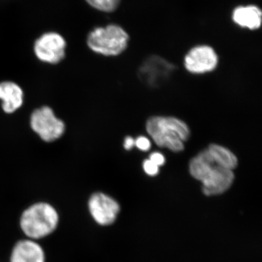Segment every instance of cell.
<instances>
[{"mask_svg":"<svg viewBox=\"0 0 262 262\" xmlns=\"http://www.w3.org/2000/svg\"><path fill=\"white\" fill-rule=\"evenodd\" d=\"M190 175L202 183L203 194L220 195L232 187L234 180L233 170L219 165L208 149L200 151L189 164Z\"/></svg>","mask_w":262,"mask_h":262,"instance_id":"1","label":"cell"},{"mask_svg":"<svg viewBox=\"0 0 262 262\" xmlns=\"http://www.w3.org/2000/svg\"><path fill=\"white\" fill-rule=\"evenodd\" d=\"M146 130L157 145L173 152L182 151L190 136L187 124L175 117H151L146 121Z\"/></svg>","mask_w":262,"mask_h":262,"instance_id":"2","label":"cell"},{"mask_svg":"<svg viewBox=\"0 0 262 262\" xmlns=\"http://www.w3.org/2000/svg\"><path fill=\"white\" fill-rule=\"evenodd\" d=\"M58 213L48 203H39L26 210L20 219V227L31 238H40L51 233L58 225Z\"/></svg>","mask_w":262,"mask_h":262,"instance_id":"3","label":"cell"},{"mask_svg":"<svg viewBox=\"0 0 262 262\" xmlns=\"http://www.w3.org/2000/svg\"><path fill=\"white\" fill-rule=\"evenodd\" d=\"M129 36L120 26L112 24L95 29L88 37V46L95 53L105 56H116L125 51Z\"/></svg>","mask_w":262,"mask_h":262,"instance_id":"4","label":"cell"},{"mask_svg":"<svg viewBox=\"0 0 262 262\" xmlns=\"http://www.w3.org/2000/svg\"><path fill=\"white\" fill-rule=\"evenodd\" d=\"M33 131L46 142L60 139L65 132V123L55 115L49 106H42L33 112L30 117Z\"/></svg>","mask_w":262,"mask_h":262,"instance_id":"5","label":"cell"},{"mask_svg":"<svg viewBox=\"0 0 262 262\" xmlns=\"http://www.w3.org/2000/svg\"><path fill=\"white\" fill-rule=\"evenodd\" d=\"M67 43L61 34L48 32L42 34L34 43V50L39 61L56 64L64 58Z\"/></svg>","mask_w":262,"mask_h":262,"instance_id":"6","label":"cell"},{"mask_svg":"<svg viewBox=\"0 0 262 262\" xmlns=\"http://www.w3.org/2000/svg\"><path fill=\"white\" fill-rule=\"evenodd\" d=\"M175 66L158 56L146 58L139 70L141 82L152 88L163 85L175 71Z\"/></svg>","mask_w":262,"mask_h":262,"instance_id":"7","label":"cell"},{"mask_svg":"<svg viewBox=\"0 0 262 262\" xmlns=\"http://www.w3.org/2000/svg\"><path fill=\"white\" fill-rule=\"evenodd\" d=\"M219 58L213 48L199 46L192 48L184 58L186 70L194 75L213 72L218 65Z\"/></svg>","mask_w":262,"mask_h":262,"instance_id":"8","label":"cell"},{"mask_svg":"<svg viewBox=\"0 0 262 262\" xmlns=\"http://www.w3.org/2000/svg\"><path fill=\"white\" fill-rule=\"evenodd\" d=\"M89 207L96 222L103 226L112 225L116 220L120 209L115 200L101 192L95 193L91 196Z\"/></svg>","mask_w":262,"mask_h":262,"instance_id":"9","label":"cell"},{"mask_svg":"<svg viewBox=\"0 0 262 262\" xmlns=\"http://www.w3.org/2000/svg\"><path fill=\"white\" fill-rule=\"evenodd\" d=\"M24 91L15 82H0V100L2 108L7 114H12L21 107L24 103Z\"/></svg>","mask_w":262,"mask_h":262,"instance_id":"10","label":"cell"},{"mask_svg":"<svg viewBox=\"0 0 262 262\" xmlns=\"http://www.w3.org/2000/svg\"><path fill=\"white\" fill-rule=\"evenodd\" d=\"M261 10L257 6L248 5L236 8L232 13V20L243 28L255 30L261 27Z\"/></svg>","mask_w":262,"mask_h":262,"instance_id":"11","label":"cell"},{"mask_svg":"<svg viewBox=\"0 0 262 262\" xmlns=\"http://www.w3.org/2000/svg\"><path fill=\"white\" fill-rule=\"evenodd\" d=\"M11 262H45L44 252L32 241H20L13 249Z\"/></svg>","mask_w":262,"mask_h":262,"instance_id":"12","label":"cell"},{"mask_svg":"<svg viewBox=\"0 0 262 262\" xmlns=\"http://www.w3.org/2000/svg\"><path fill=\"white\" fill-rule=\"evenodd\" d=\"M210 154L221 166L234 170L238 165L237 156L225 146L217 144H211L208 146Z\"/></svg>","mask_w":262,"mask_h":262,"instance_id":"13","label":"cell"},{"mask_svg":"<svg viewBox=\"0 0 262 262\" xmlns=\"http://www.w3.org/2000/svg\"><path fill=\"white\" fill-rule=\"evenodd\" d=\"M85 1L95 9L110 13V12L115 11L118 8L121 0H85Z\"/></svg>","mask_w":262,"mask_h":262,"instance_id":"14","label":"cell"},{"mask_svg":"<svg viewBox=\"0 0 262 262\" xmlns=\"http://www.w3.org/2000/svg\"><path fill=\"white\" fill-rule=\"evenodd\" d=\"M143 170L149 177H155L160 172V167L152 163L149 159H146L143 162Z\"/></svg>","mask_w":262,"mask_h":262,"instance_id":"15","label":"cell"},{"mask_svg":"<svg viewBox=\"0 0 262 262\" xmlns=\"http://www.w3.org/2000/svg\"><path fill=\"white\" fill-rule=\"evenodd\" d=\"M151 143L146 136H141L135 139V146L143 151H147L151 149Z\"/></svg>","mask_w":262,"mask_h":262,"instance_id":"16","label":"cell"},{"mask_svg":"<svg viewBox=\"0 0 262 262\" xmlns=\"http://www.w3.org/2000/svg\"><path fill=\"white\" fill-rule=\"evenodd\" d=\"M149 159L159 167L163 166L165 163V156L159 151H154V152L151 153Z\"/></svg>","mask_w":262,"mask_h":262,"instance_id":"17","label":"cell"},{"mask_svg":"<svg viewBox=\"0 0 262 262\" xmlns=\"http://www.w3.org/2000/svg\"><path fill=\"white\" fill-rule=\"evenodd\" d=\"M123 146L125 149L127 150V151L132 149L135 146V139L131 136H127L125 141H124Z\"/></svg>","mask_w":262,"mask_h":262,"instance_id":"18","label":"cell"}]
</instances>
